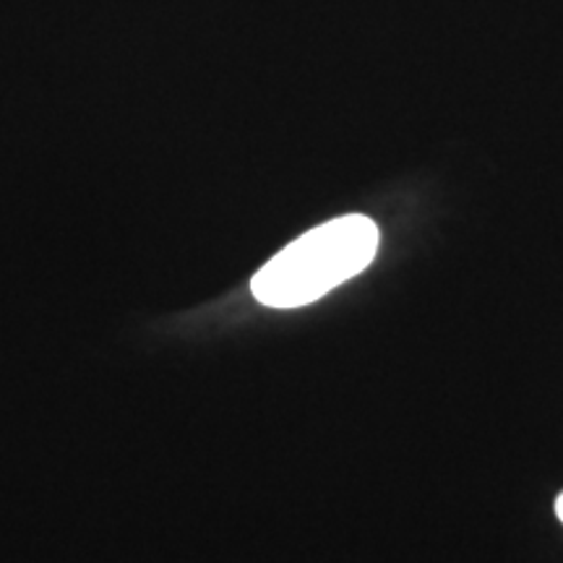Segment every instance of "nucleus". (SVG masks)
<instances>
[{
	"label": "nucleus",
	"mask_w": 563,
	"mask_h": 563,
	"mask_svg": "<svg viewBox=\"0 0 563 563\" xmlns=\"http://www.w3.org/2000/svg\"><path fill=\"white\" fill-rule=\"evenodd\" d=\"M376 222L365 214H344L302 232L298 241L272 256L256 277L251 292L262 306L300 308L321 300L334 287L357 277L378 253Z\"/></svg>",
	"instance_id": "nucleus-1"
},
{
	"label": "nucleus",
	"mask_w": 563,
	"mask_h": 563,
	"mask_svg": "<svg viewBox=\"0 0 563 563\" xmlns=\"http://www.w3.org/2000/svg\"><path fill=\"white\" fill-rule=\"evenodd\" d=\"M555 517H559L561 522H563V493H561L559 498H555Z\"/></svg>",
	"instance_id": "nucleus-2"
}]
</instances>
